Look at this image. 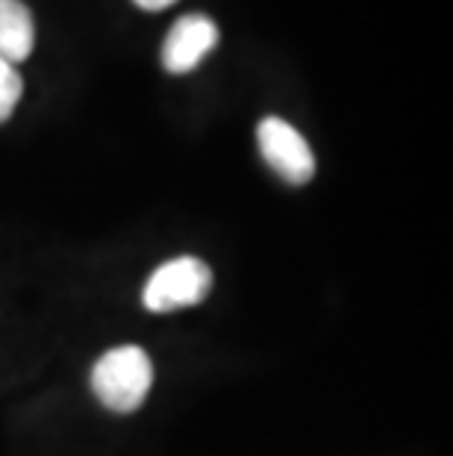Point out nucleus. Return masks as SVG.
Here are the masks:
<instances>
[{
    "label": "nucleus",
    "instance_id": "nucleus-1",
    "mask_svg": "<svg viewBox=\"0 0 453 456\" xmlns=\"http://www.w3.org/2000/svg\"><path fill=\"white\" fill-rule=\"evenodd\" d=\"M153 386V362L139 345L106 351L92 368V392L112 412H136Z\"/></svg>",
    "mask_w": 453,
    "mask_h": 456
},
{
    "label": "nucleus",
    "instance_id": "nucleus-2",
    "mask_svg": "<svg viewBox=\"0 0 453 456\" xmlns=\"http://www.w3.org/2000/svg\"><path fill=\"white\" fill-rule=\"evenodd\" d=\"M212 289V271L204 259L198 256H177L168 259L153 271L144 283V309L150 313H174L200 304Z\"/></svg>",
    "mask_w": 453,
    "mask_h": 456
},
{
    "label": "nucleus",
    "instance_id": "nucleus-3",
    "mask_svg": "<svg viewBox=\"0 0 453 456\" xmlns=\"http://www.w3.org/2000/svg\"><path fill=\"white\" fill-rule=\"evenodd\" d=\"M256 142L263 159L277 177H283L292 186H303V183H310L315 177V157L310 142L288 121L277 118V115H268V118L259 121Z\"/></svg>",
    "mask_w": 453,
    "mask_h": 456
},
{
    "label": "nucleus",
    "instance_id": "nucleus-4",
    "mask_svg": "<svg viewBox=\"0 0 453 456\" xmlns=\"http://www.w3.org/2000/svg\"><path fill=\"white\" fill-rule=\"evenodd\" d=\"M218 45V24L209 15H182L162 45V65L168 74H189Z\"/></svg>",
    "mask_w": 453,
    "mask_h": 456
},
{
    "label": "nucleus",
    "instance_id": "nucleus-5",
    "mask_svg": "<svg viewBox=\"0 0 453 456\" xmlns=\"http://www.w3.org/2000/svg\"><path fill=\"white\" fill-rule=\"evenodd\" d=\"M36 24L24 0H0V56L6 62H24L33 53Z\"/></svg>",
    "mask_w": 453,
    "mask_h": 456
},
{
    "label": "nucleus",
    "instance_id": "nucleus-6",
    "mask_svg": "<svg viewBox=\"0 0 453 456\" xmlns=\"http://www.w3.org/2000/svg\"><path fill=\"white\" fill-rule=\"evenodd\" d=\"M21 92H24V80L18 74V65L6 62L0 56V124L15 112L18 101H21Z\"/></svg>",
    "mask_w": 453,
    "mask_h": 456
},
{
    "label": "nucleus",
    "instance_id": "nucleus-7",
    "mask_svg": "<svg viewBox=\"0 0 453 456\" xmlns=\"http://www.w3.org/2000/svg\"><path fill=\"white\" fill-rule=\"evenodd\" d=\"M139 9H144V12H162V9H168V6H174L177 0H133Z\"/></svg>",
    "mask_w": 453,
    "mask_h": 456
}]
</instances>
